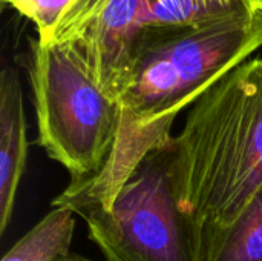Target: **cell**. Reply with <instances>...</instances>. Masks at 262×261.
<instances>
[{
	"label": "cell",
	"instance_id": "6da1fadb",
	"mask_svg": "<svg viewBox=\"0 0 262 261\" xmlns=\"http://www.w3.org/2000/svg\"><path fill=\"white\" fill-rule=\"evenodd\" d=\"M262 48V11L187 26H146L134 43L121 120L103 171L69 186L52 208H109L140 160L166 145L177 115Z\"/></svg>",
	"mask_w": 262,
	"mask_h": 261
},
{
	"label": "cell",
	"instance_id": "7a4b0ae2",
	"mask_svg": "<svg viewBox=\"0 0 262 261\" xmlns=\"http://www.w3.org/2000/svg\"><path fill=\"white\" fill-rule=\"evenodd\" d=\"M172 143L180 205L204 252L262 185V58L241 63L206 91Z\"/></svg>",
	"mask_w": 262,
	"mask_h": 261
},
{
	"label": "cell",
	"instance_id": "3957f363",
	"mask_svg": "<svg viewBox=\"0 0 262 261\" xmlns=\"http://www.w3.org/2000/svg\"><path fill=\"white\" fill-rule=\"evenodd\" d=\"M38 145L63 165L71 183L97 177L106 166L120 128V102L95 80L69 48L29 38L26 60Z\"/></svg>",
	"mask_w": 262,
	"mask_h": 261
},
{
	"label": "cell",
	"instance_id": "277c9868",
	"mask_svg": "<svg viewBox=\"0 0 262 261\" xmlns=\"http://www.w3.org/2000/svg\"><path fill=\"white\" fill-rule=\"evenodd\" d=\"M172 138L140 160L109 208L74 212L106 261H203L200 232L180 205Z\"/></svg>",
	"mask_w": 262,
	"mask_h": 261
},
{
	"label": "cell",
	"instance_id": "5b68a950",
	"mask_svg": "<svg viewBox=\"0 0 262 261\" xmlns=\"http://www.w3.org/2000/svg\"><path fill=\"white\" fill-rule=\"evenodd\" d=\"M144 0H72L51 43L72 49L100 86L120 98L134 43L141 31Z\"/></svg>",
	"mask_w": 262,
	"mask_h": 261
},
{
	"label": "cell",
	"instance_id": "8992f818",
	"mask_svg": "<svg viewBox=\"0 0 262 261\" xmlns=\"http://www.w3.org/2000/svg\"><path fill=\"white\" fill-rule=\"evenodd\" d=\"M28 155L23 91L15 68L5 65L0 74V234L12 218Z\"/></svg>",
	"mask_w": 262,
	"mask_h": 261
},
{
	"label": "cell",
	"instance_id": "52a82bcc",
	"mask_svg": "<svg viewBox=\"0 0 262 261\" xmlns=\"http://www.w3.org/2000/svg\"><path fill=\"white\" fill-rule=\"evenodd\" d=\"M258 11H262L261 0H144L141 29L146 26L198 25Z\"/></svg>",
	"mask_w": 262,
	"mask_h": 261
},
{
	"label": "cell",
	"instance_id": "ba28073f",
	"mask_svg": "<svg viewBox=\"0 0 262 261\" xmlns=\"http://www.w3.org/2000/svg\"><path fill=\"white\" fill-rule=\"evenodd\" d=\"M74 231V212L54 208L3 255L2 261H58L71 254Z\"/></svg>",
	"mask_w": 262,
	"mask_h": 261
},
{
	"label": "cell",
	"instance_id": "9c48e42d",
	"mask_svg": "<svg viewBox=\"0 0 262 261\" xmlns=\"http://www.w3.org/2000/svg\"><path fill=\"white\" fill-rule=\"evenodd\" d=\"M203 261H262V185L239 218L207 243Z\"/></svg>",
	"mask_w": 262,
	"mask_h": 261
},
{
	"label": "cell",
	"instance_id": "30bf717a",
	"mask_svg": "<svg viewBox=\"0 0 262 261\" xmlns=\"http://www.w3.org/2000/svg\"><path fill=\"white\" fill-rule=\"evenodd\" d=\"M28 18L41 43H51L54 31L72 0H2Z\"/></svg>",
	"mask_w": 262,
	"mask_h": 261
},
{
	"label": "cell",
	"instance_id": "8fae6325",
	"mask_svg": "<svg viewBox=\"0 0 262 261\" xmlns=\"http://www.w3.org/2000/svg\"><path fill=\"white\" fill-rule=\"evenodd\" d=\"M58 261H94V260H91V258H84V257H81V255L69 254V255H66V257L60 258Z\"/></svg>",
	"mask_w": 262,
	"mask_h": 261
},
{
	"label": "cell",
	"instance_id": "7c38bea8",
	"mask_svg": "<svg viewBox=\"0 0 262 261\" xmlns=\"http://www.w3.org/2000/svg\"><path fill=\"white\" fill-rule=\"evenodd\" d=\"M261 2H262V0H261Z\"/></svg>",
	"mask_w": 262,
	"mask_h": 261
}]
</instances>
